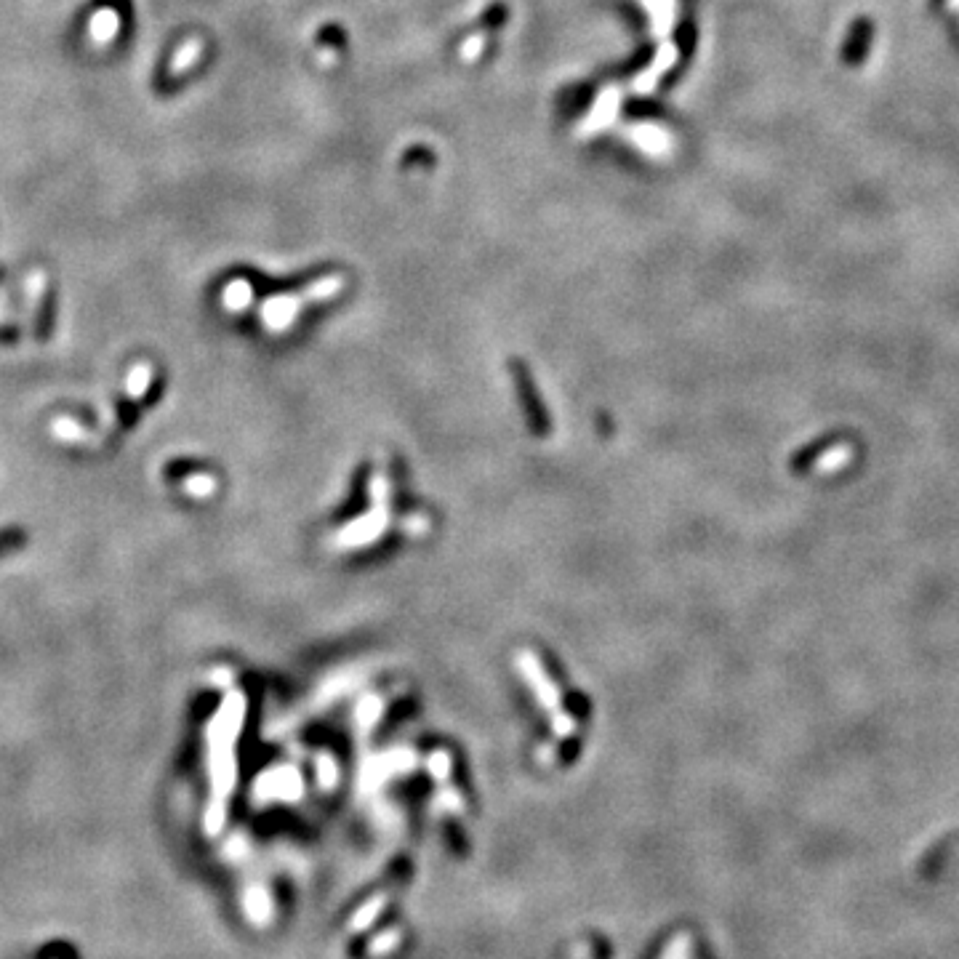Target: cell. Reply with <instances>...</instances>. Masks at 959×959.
Listing matches in <instances>:
<instances>
[{
	"label": "cell",
	"mask_w": 959,
	"mask_h": 959,
	"mask_svg": "<svg viewBox=\"0 0 959 959\" xmlns=\"http://www.w3.org/2000/svg\"><path fill=\"white\" fill-rule=\"evenodd\" d=\"M621 96H624L621 86L608 83V86L597 94L595 102H592V110L587 112V118L579 123L576 136H579V139H589V136L603 134V131L616 126V123H619V112H621Z\"/></svg>",
	"instance_id": "cell-1"
},
{
	"label": "cell",
	"mask_w": 959,
	"mask_h": 959,
	"mask_svg": "<svg viewBox=\"0 0 959 959\" xmlns=\"http://www.w3.org/2000/svg\"><path fill=\"white\" fill-rule=\"evenodd\" d=\"M621 134H624V139H627L629 144H635L637 150L645 152L648 158H656V160L672 158L674 136L669 134L664 126H656V123L642 120V123H627V126L621 128Z\"/></svg>",
	"instance_id": "cell-2"
},
{
	"label": "cell",
	"mask_w": 959,
	"mask_h": 959,
	"mask_svg": "<svg viewBox=\"0 0 959 959\" xmlns=\"http://www.w3.org/2000/svg\"><path fill=\"white\" fill-rule=\"evenodd\" d=\"M680 62V48L674 40H666L661 46L656 48V56L650 59V64L642 72H637L632 83H629V94L635 96H650L656 91V86L661 83L666 72L672 70L674 64Z\"/></svg>",
	"instance_id": "cell-3"
},
{
	"label": "cell",
	"mask_w": 959,
	"mask_h": 959,
	"mask_svg": "<svg viewBox=\"0 0 959 959\" xmlns=\"http://www.w3.org/2000/svg\"><path fill=\"white\" fill-rule=\"evenodd\" d=\"M874 32L877 30H874L872 19L858 16L856 22L850 24L848 38H845V46H842V62L848 67H861L866 56H869V48H872Z\"/></svg>",
	"instance_id": "cell-4"
},
{
	"label": "cell",
	"mask_w": 959,
	"mask_h": 959,
	"mask_svg": "<svg viewBox=\"0 0 959 959\" xmlns=\"http://www.w3.org/2000/svg\"><path fill=\"white\" fill-rule=\"evenodd\" d=\"M648 14V30L656 40V46L672 40V30L677 24V0H637Z\"/></svg>",
	"instance_id": "cell-5"
},
{
	"label": "cell",
	"mask_w": 959,
	"mask_h": 959,
	"mask_svg": "<svg viewBox=\"0 0 959 959\" xmlns=\"http://www.w3.org/2000/svg\"><path fill=\"white\" fill-rule=\"evenodd\" d=\"M120 30V16L112 11V8H102V11H96L91 16V24H88V32H91V38L96 43H110Z\"/></svg>",
	"instance_id": "cell-6"
},
{
	"label": "cell",
	"mask_w": 959,
	"mask_h": 959,
	"mask_svg": "<svg viewBox=\"0 0 959 959\" xmlns=\"http://www.w3.org/2000/svg\"><path fill=\"white\" fill-rule=\"evenodd\" d=\"M200 51H203L200 40H187V43H184V46L176 51L174 62H171V72H174V75H179V72L190 70L192 64L198 62Z\"/></svg>",
	"instance_id": "cell-7"
},
{
	"label": "cell",
	"mask_w": 959,
	"mask_h": 959,
	"mask_svg": "<svg viewBox=\"0 0 959 959\" xmlns=\"http://www.w3.org/2000/svg\"><path fill=\"white\" fill-rule=\"evenodd\" d=\"M485 32H477V35H472V38H467L464 40V46H461V59H464V62H477V59H480V56H483V51H485V46H488V43H485Z\"/></svg>",
	"instance_id": "cell-8"
}]
</instances>
